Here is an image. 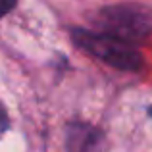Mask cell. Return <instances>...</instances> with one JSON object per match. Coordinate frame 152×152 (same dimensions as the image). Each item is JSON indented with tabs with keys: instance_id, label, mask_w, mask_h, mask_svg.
<instances>
[{
	"instance_id": "1",
	"label": "cell",
	"mask_w": 152,
	"mask_h": 152,
	"mask_svg": "<svg viewBox=\"0 0 152 152\" xmlns=\"http://www.w3.org/2000/svg\"><path fill=\"white\" fill-rule=\"evenodd\" d=\"M94 25L100 33L135 45L152 33V10L135 2L114 4L96 12Z\"/></svg>"
},
{
	"instance_id": "2",
	"label": "cell",
	"mask_w": 152,
	"mask_h": 152,
	"mask_svg": "<svg viewBox=\"0 0 152 152\" xmlns=\"http://www.w3.org/2000/svg\"><path fill=\"white\" fill-rule=\"evenodd\" d=\"M71 41L89 52L91 56L106 62L108 66L121 71H137L142 66V56L135 48V45L115 39L112 35L100 33V31H89L75 27L71 29Z\"/></svg>"
},
{
	"instance_id": "3",
	"label": "cell",
	"mask_w": 152,
	"mask_h": 152,
	"mask_svg": "<svg viewBox=\"0 0 152 152\" xmlns=\"http://www.w3.org/2000/svg\"><path fill=\"white\" fill-rule=\"evenodd\" d=\"M100 133L85 121H71L66 129V152H91L96 146Z\"/></svg>"
},
{
	"instance_id": "4",
	"label": "cell",
	"mask_w": 152,
	"mask_h": 152,
	"mask_svg": "<svg viewBox=\"0 0 152 152\" xmlns=\"http://www.w3.org/2000/svg\"><path fill=\"white\" fill-rule=\"evenodd\" d=\"M15 2H18V0H0V18L6 15V14H10V12L15 8Z\"/></svg>"
},
{
	"instance_id": "5",
	"label": "cell",
	"mask_w": 152,
	"mask_h": 152,
	"mask_svg": "<svg viewBox=\"0 0 152 152\" xmlns=\"http://www.w3.org/2000/svg\"><path fill=\"white\" fill-rule=\"evenodd\" d=\"M8 114H6V108L2 106V104H0V135L4 133V131L8 129Z\"/></svg>"
},
{
	"instance_id": "6",
	"label": "cell",
	"mask_w": 152,
	"mask_h": 152,
	"mask_svg": "<svg viewBox=\"0 0 152 152\" xmlns=\"http://www.w3.org/2000/svg\"><path fill=\"white\" fill-rule=\"evenodd\" d=\"M148 112H150V115H152V108H150V110H148Z\"/></svg>"
}]
</instances>
